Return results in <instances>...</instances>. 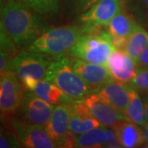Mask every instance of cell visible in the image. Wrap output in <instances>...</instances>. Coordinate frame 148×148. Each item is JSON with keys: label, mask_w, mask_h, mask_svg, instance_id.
<instances>
[{"label": "cell", "mask_w": 148, "mask_h": 148, "mask_svg": "<svg viewBox=\"0 0 148 148\" xmlns=\"http://www.w3.org/2000/svg\"><path fill=\"white\" fill-rule=\"evenodd\" d=\"M41 16L19 0H5L1 6V29L18 49L27 48L50 28Z\"/></svg>", "instance_id": "6da1fadb"}, {"label": "cell", "mask_w": 148, "mask_h": 148, "mask_svg": "<svg viewBox=\"0 0 148 148\" xmlns=\"http://www.w3.org/2000/svg\"><path fill=\"white\" fill-rule=\"evenodd\" d=\"M97 29L99 28L84 24L81 26H64L49 28L27 49L43 53L51 58H55L69 52L83 35Z\"/></svg>", "instance_id": "7a4b0ae2"}, {"label": "cell", "mask_w": 148, "mask_h": 148, "mask_svg": "<svg viewBox=\"0 0 148 148\" xmlns=\"http://www.w3.org/2000/svg\"><path fill=\"white\" fill-rule=\"evenodd\" d=\"M45 79L56 85L73 101L83 100L86 95L94 92L74 71L73 59L65 54L51 59Z\"/></svg>", "instance_id": "3957f363"}, {"label": "cell", "mask_w": 148, "mask_h": 148, "mask_svg": "<svg viewBox=\"0 0 148 148\" xmlns=\"http://www.w3.org/2000/svg\"><path fill=\"white\" fill-rule=\"evenodd\" d=\"M115 49L106 28L86 33L69 51L73 58L106 65L110 53Z\"/></svg>", "instance_id": "277c9868"}, {"label": "cell", "mask_w": 148, "mask_h": 148, "mask_svg": "<svg viewBox=\"0 0 148 148\" xmlns=\"http://www.w3.org/2000/svg\"><path fill=\"white\" fill-rule=\"evenodd\" d=\"M50 62L51 58L43 53L21 49L10 60L7 71L15 74L20 81L25 77L45 79Z\"/></svg>", "instance_id": "5b68a950"}, {"label": "cell", "mask_w": 148, "mask_h": 148, "mask_svg": "<svg viewBox=\"0 0 148 148\" xmlns=\"http://www.w3.org/2000/svg\"><path fill=\"white\" fill-rule=\"evenodd\" d=\"M23 86L16 75L6 71L1 73L0 110L2 116H9L21 108L25 93Z\"/></svg>", "instance_id": "8992f818"}, {"label": "cell", "mask_w": 148, "mask_h": 148, "mask_svg": "<svg viewBox=\"0 0 148 148\" xmlns=\"http://www.w3.org/2000/svg\"><path fill=\"white\" fill-rule=\"evenodd\" d=\"M54 106L44 101L34 92L27 90L22 105L18 110V119L30 124L45 127L52 115Z\"/></svg>", "instance_id": "52a82bcc"}, {"label": "cell", "mask_w": 148, "mask_h": 148, "mask_svg": "<svg viewBox=\"0 0 148 148\" xmlns=\"http://www.w3.org/2000/svg\"><path fill=\"white\" fill-rule=\"evenodd\" d=\"M12 125L21 144L29 148H54L57 144L49 137L45 127L30 124L17 118L12 119Z\"/></svg>", "instance_id": "ba28073f"}, {"label": "cell", "mask_w": 148, "mask_h": 148, "mask_svg": "<svg viewBox=\"0 0 148 148\" xmlns=\"http://www.w3.org/2000/svg\"><path fill=\"white\" fill-rule=\"evenodd\" d=\"M138 25V21L133 15L127 13L123 6H122L116 15L112 18L105 28L110 35L114 48L124 49L128 37Z\"/></svg>", "instance_id": "9c48e42d"}, {"label": "cell", "mask_w": 148, "mask_h": 148, "mask_svg": "<svg viewBox=\"0 0 148 148\" xmlns=\"http://www.w3.org/2000/svg\"><path fill=\"white\" fill-rule=\"evenodd\" d=\"M72 103H61L54 106L52 115L45 126L46 132L58 147H64L69 132V123L73 111Z\"/></svg>", "instance_id": "30bf717a"}, {"label": "cell", "mask_w": 148, "mask_h": 148, "mask_svg": "<svg viewBox=\"0 0 148 148\" xmlns=\"http://www.w3.org/2000/svg\"><path fill=\"white\" fill-rule=\"evenodd\" d=\"M122 0H100L79 17L80 22L95 28L105 27L122 7Z\"/></svg>", "instance_id": "8fae6325"}, {"label": "cell", "mask_w": 148, "mask_h": 148, "mask_svg": "<svg viewBox=\"0 0 148 148\" xmlns=\"http://www.w3.org/2000/svg\"><path fill=\"white\" fill-rule=\"evenodd\" d=\"M106 67L114 80L122 83H129L138 72L137 62L124 50L115 49L107 60Z\"/></svg>", "instance_id": "7c38bea8"}, {"label": "cell", "mask_w": 148, "mask_h": 148, "mask_svg": "<svg viewBox=\"0 0 148 148\" xmlns=\"http://www.w3.org/2000/svg\"><path fill=\"white\" fill-rule=\"evenodd\" d=\"M73 68L94 92L113 80L106 65L74 58L73 59Z\"/></svg>", "instance_id": "4fadbf2b"}, {"label": "cell", "mask_w": 148, "mask_h": 148, "mask_svg": "<svg viewBox=\"0 0 148 148\" xmlns=\"http://www.w3.org/2000/svg\"><path fill=\"white\" fill-rule=\"evenodd\" d=\"M74 147H121L113 128L101 126L76 135Z\"/></svg>", "instance_id": "5bb4252c"}, {"label": "cell", "mask_w": 148, "mask_h": 148, "mask_svg": "<svg viewBox=\"0 0 148 148\" xmlns=\"http://www.w3.org/2000/svg\"><path fill=\"white\" fill-rule=\"evenodd\" d=\"M83 101L90 108L96 119L105 127H113L120 122L129 120L125 114L103 101L96 92L86 95Z\"/></svg>", "instance_id": "9a60e30c"}, {"label": "cell", "mask_w": 148, "mask_h": 148, "mask_svg": "<svg viewBox=\"0 0 148 148\" xmlns=\"http://www.w3.org/2000/svg\"><path fill=\"white\" fill-rule=\"evenodd\" d=\"M21 82L24 89L34 92L49 104L56 106L61 103H72L74 101L65 95L56 85L46 79L25 77L21 80Z\"/></svg>", "instance_id": "2e32d148"}, {"label": "cell", "mask_w": 148, "mask_h": 148, "mask_svg": "<svg viewBox=\"0 0 148 148\" xmlns=\"http://www.w3.org/2000/svg\"><path fill=\"white\" fill-rule=\"evenodd\" d=\"M131 87V85L122 83L113 79L95 92L103 101L125 114L130 101Z\"/></svg>", "instance_id": "e0dca14e"}, {"label": "cell", "mask_w": 148, "mask_h": 148, "mask_svg": "<svg viewBox=\"0 0 148 148\" xmlns=\"http://www.w3.org/2000/svg\"><path fill=\"white\" fill-rule=\"evenodd\" d=\"M73 111L69 123V130L77 134L87 132L95 127L103 126L96 119L90 108L83 100L74 101L72 103Z\"/></svg>", "instance_id": "ac0fdd59"}, {"label": "cell", "mask_w": 148, "mask_h": 148, "mask_svg": "<svg viewBox=\"0 0 148 148\" xmlns=\"http://www.w3.org/2000/svg\"><path fill=\"white\" fill-rule=\"evenodd\" d=\"M121 147H138L146 143L143 127L129 120L122 121L113 127Z\"/></svg>", "instance_id": "d6986e66"}, {"label": "cell", "mask_w": 148, "mask_h": 148, "mask_svg": "<svg viewBox=\"0 0 148 148\" xmlns=\"http://www.w3.org/2000/svg\"><path fill=\"white\" fill-rule=\"evenodd\" d=\"M148 46V32L138 24V27L128 37L124 50L138 62L143 51Z\"/></svg>", "instance_id": "ffe728a7"}, {"label": "cell", "mask_w": 148, "mask_h": 148, "mask_svg": "<svg viewBox=\"0 0 148 148\" xmlns=\"http://www.w3.org/2000/svg\"><path fill=\"white\" fill-rule=\"evenodd\" d=\"M125 115L129 119V121L135 123L141 127H143L147 123L144 103L142 101L138 90H135L132 86L130 90V101L125 112Z\"/></svg>", "instance_id": "44dd1931"}, {"label": "cell", "mask_w": 148, "mask_h": 148, "mask_svg": "<svg viewBox=\"0 0 148 148\" xmlns=\"http://www.w3.org/2000/svg\"><path fill=\"white\" fill-rule=\"evenodd\" d=\"M0 72L3 73L7 71L11 59L17 54L18 48L10 36L2 29L0 34Z\"/></svg>", "instance_id": "7402d4cb"}, {"label": "cell", "mask_w": 148, "mask_h": 148, "mask_svg": "<svg viewBox=\"0 0 148 148\" xmlns=\"http://www.w3.org/2000/svg\"><path fill=\"white\" fill-rule=\"evenodd\" d=\"M39 14L53 16L59 11V0H19Z\"/></svg>", "instance_id": "603a6c76"}, {"label": "cell", "mask_w": 148, "mask_h": 148, "mask_svg": "<svg viewBox=\"0 0 148 148\" xmlns=\"http://www.w3.org/2000/svg\"><path fill=\"white\" fill-rule=\"evenodd\" d=\"M132 12L138 24L148 30V0H132Z\"/></svg>", "instance_id": "cb8c5ba5"}, {"label": "cell", "mask_w": 148, "mask_h": 148, "mask_svg": "<svg viewBox=\"0 0 148 148\" xmlns=\"http://www.w3.org/2000/svg\"><path fill=\"white\" fill-rule=\"evenodd\" d=\"M130 85L138 92L148 96V69H138Z\"/></svg>", "instance_id": "d4e9b609"}, {"label": "cell", "mask_w": 148, "mask_h": 148, "mask_svg": "<svg viewBox=\"0 0 148 148\" xmlns=\"http://www.w3.org/2000/svg\"><path fill=\"white\" fill-rule=\"evenodd\" d=\"M21 145L20 141L16 137V133L14 134L9 130L5 128H1V134H0V147L1 148H12L20 147Z\"/></svg>", "instance_id": "484cf974"}, {"label": "cell", "mask_w": 148, "mask_h": 148, "mask_svg": "<svg viewBox=\"0 0 148 148\" xmlns=\"http://www.w3.org/2000/svg\"><path fill=\"white\" fill-rule=\"evenodd\" d=\"M100 0H68L71 10L76 14H82Z\"/></svg>", "instance_id": "4316f807"}, {"label": "cell", "mask_w": 148, "mask_h": 148, "mask_svg": "<svg viewBox=\"0 0 148 148\" xmlns=\"http://www.w3.org/2000/svg\"><path fill=\"white\" fill-rule=\"evenodd\" d=\"M138 69H148V46L143 51L138 58Z\"/></svg>", "instance_id": "83f0119b"}, {"label": "cell", "mask_w": 148, "mask_h": 148, "mask_svg": "<svg viewBox=\"0 0 148 148\" xmlns=\"http://www.w3.org/2000/svg\"><path fill=\"white\" fill-rule=\"evenodd\" d=\"M143 132H144V136H145V140L146 143H148V122L145 123V125H143Z\"/></svg>", "instance_id": "f1b7e54d"}, {"label": "cell", "mask_w": 148, "mask_h": 148, "mask_svg": "<svg viewBox=\"0 0 148 148\" xmlns=\"http://www.w3.org/2000/svg\"><path fill=\"white\" fill-rule=\"evenodd\" d=\"M144 106H145V116H146V120L148 122V96L146 98L144 101Z\"/></svg>", "instance_id": "f546056e"}, {"label": "cell", "mask_w": 148, "mask_h": 148, "mask_svg": "<svg viewBox=\"0 0 148 148\" xmlns=\"http://www.w3.org/2000/svg\"><path fill=\"white\" fill-rule=\"evenodd\" d=\"M146 147H148V143H147V146H145Z\"/></svg>", "instance_id": "4dcf8cb0"}, {"label": "cell", "mask_w": 148, "mask_h": 148, "mask_svg": "<svg viewBox=\"0 0 148 148\" xmlns=\"http://www.w3.org/2000/svg\"><path fill=\"white\" fill-rule=\"evenodd\" d=\"M128 1H130V2H132V0H128Z\"/></svg>", "instance_id": "1f68e13d"}]
</instances>
